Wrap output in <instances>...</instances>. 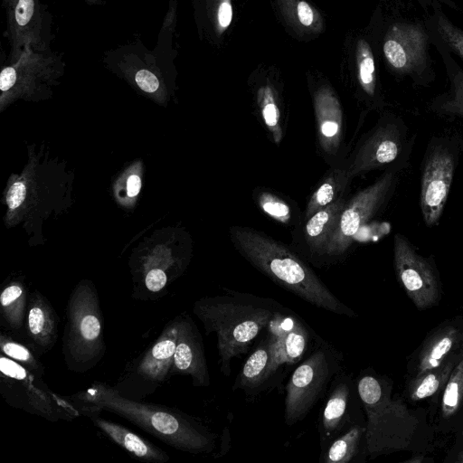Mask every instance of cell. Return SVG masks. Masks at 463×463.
<instances>
[{
  "instance_id": "cell-22",
  "label": "cell",
  "mask_w": 463,
  "mask_h": 463,
  "mask_svg": "<svg viewBox=\"0 0 463 463\" xmlns=\"http://www.w3.org/2000/svg\"><path fill=\"white\" fill-rule=\"evenodd\" d=\"M352 179L348 175L345 158L331 165L322 181L312 193L302 213L301 222L319 210L347 194Z\"/></svg>"
},
{
  "instance_id": "cell-1",
  "label": "cell",
  "mask_w": 463,
  "mask_h": 463,
  "mask_svg": "<svg viewBox=\"0 0 463 463\" xmlns=\"http://www.w3.org/2000/svg\"><path fill=\"white\" fill-rule=\"evenodd\" d=\"M228 232L239 254L277 285L318 308L356 316L287 245L251 227L232 225Z\"/></svg>"
},
{
  "instance_id": "cell-25",
  "label": "cell",
  "mask_w": 463,
  "mask_h": 463,
  "mask_svg": "<svg viewBox=\"0 0 463 463\" xmlns=\"http://www.w3.org/2000/svg\"><path fill=\"white\" fill-rule=\"evenodd\" d=\"M28 296L21 282L6 285L0 294L2 322L11 331H20L25 324Z\"/></svg>"
},
{
  "instance_id": "cell-28",
  "label": "cell",
  "mask_w": 463,
  "mask_h": 463,
  "mask_svg": "<svg viewBox=\"0 0 463 463\" xmlns=\"http://www.w3.org/2000/svg\"><path fill=\"white\" fill-rule=\"evenodd\" d=\"M425 24L430 33L440 40L452 54L463 61V29L446 15L442 5L430 10Z\"/></svg>"
},
{
  "instance_id": "cell-34",
  "label": "cell",
  "mask_w": 463,
  "mask_h": 463,
  "mask_svg": "<svg viewBox=\"0 0 463 463\" xmlns=\"http://www.w3.org/2000/svg\"><path fill=\"white\" fill-rule=\"evenodd\" d=\"M168 277L161 269H151L146 271L144 278V287L146 290V298L160 297V292L167 286Z\"/></svg>"
},
{
  "instance_id": "cell-32",
  "label": "cell",
  "mask_w": 463,
  "mask_h": 463,
  "mask_svg": "<svg viewBox=\"0 0 463 463\" xmlns=\"http://www.w3.org/2000/svg\"><path fill=\"white\" fill-rule=\"evenodd\" d=\"M0 349L3 354L21 364L37 375L43 377L44 367L30 347L2 332L0 335Z\"/></svg>"
},
{
  "instance_id": "cell-7",
  "label": "cell",
  "mask_w": 463,
  "mask_h": 463,
  "mask_svg": "<svg viewBox=\"0 0 463 463\" xmlns=\"http://www.w3.org/2000/svg\"><path fill=\"white\" fill-rule=\"evenodd\" d=\"M340 369L336 351L321 344L294 370L285 389L284 420L288 426L304 420Z\"/></svg>"
},
{
  "instance_id": "cell-31",
  "label": "cell",
  "mask_w": 463,
  "mask_h": 463,
  "mask_svg": "<svg viewBox=\"0 0 463 463\" xmlns=\"http://www.w3.org/2000/svg\"><path fill=\"white\" fill-rule=\"evenodd\" d=\"M366 426L353 424L337 436L321 453L324 463H347L356 455Z\"/></svg>"
},
{
  "instance_id": "cell-43",
  "label": "cell",
  "mask_w": 463,
  "mask_h": 463,
  "mask_svg": "<svg viewBox=\"0 0 463 463\" xmlns=\"http://www.w3.org/2000/svg\"><path fill=\"white\" fill-rule=\"evenodd\" d=\"M5 2H6V4L8 5L10 0H5Z\"/></svg>"
},
{
  "instance_id": "cell-18",
  "label": "cell",
  "mask_w": 463,
  "mask_h": 463,
  "mask_svg": "<svg viewBox=\"0 0 463 463\" xmlns=\"http://www.w3.org/2000/svg\"><path fill=\"white\" fill-rule=\"evenodd\" d=\"M80 414L89 417L93 424L111 440L136 458L154 463H165L169 455L147 439L132 432L124 426L99 417L100 410L88 405L77 404Z\"/></svg>"
},
{
  "instance_id": "cell-17",
  "label": "cell",
  "mask_w": 463,
  "mask_h": 463,
  "mask_svg": "<svg viewBox=\"0 0 463 463\" xmlns=\"http://www.w3.org/2000/svg\"><path fill=\"white\" fill-rule=\"evenodd\" d=\"M60 319L52 304L40 292L28 296L25 333L30 348L40 356L54 346L58 338Z\"/></svg>"
},
{
  "instance_id": "cell-40",
  "label": "cell",
  "mask_w": 463,
  "mask_h": 463,
  "mask_svg": "<svg viewBox=\"0 0 463 463\" xmlns=\"http://www.w3.org/2000/svg\"><path fill=\"white\" fill-rule=\"evenodd\" d=\"M418 4L423 10L429 12L435 6L448 5L455 8V5L450 0H411Z\"/></svg>"
},
{
  "instance_id": "cell-10",
  "label": "cell",
  "mask_w": 463,
  "mask_h": 463,
  "mask_svg": "<svg viewBox=\"0 0 463 463\" xmlns=\"http://www.w3.org/2000/svg\"><path fill=\"white\" fill-rule=\"evenodd\" d=\"M393 261L397 279L417 308L422 310L434 306L439 293L436 269L400 233L394 236Z\"/></svg>"
},
{
  "instance_id": "cell-6",
  "label": "cell",
  "mask_w": 463,
  "mask_h": 463,
  "mask_svg": "<svg viewBox=\"0 0 463 463\" xmlns=\"http://www.w3.org/2000/svg\"><path fill=\"white\" fill-rule=\"evenodd\" d=\"M430 33L425 21L402 17L387 27L382 52L391 71L426 86L434 79L430 46Z\"/></svg>"
},
{
  "instance_id": "cell-36",
  "label": "cell",
  "mask_w": 463,
  "mask_h": 463,
  "mask_svg": "<svg viewBox=\"0 0 463 463\" xmlns=\"http://www.w3.org/2000/svg\"><path fill=\"white\" fill-rule=\"evenodd\" d=\"M26 188L24 183L16 182L9 189L7 203L10 209L17 208L24 200Z\"/></svg>"
},
{
  "instance_id": "cell-30",
  "label": "cell",
  "mask_w": 463,
  "mask_h": 463,
  "mask_svg": "<svg viewBox=\"0 0 463 463\" xmlns=\"http://www.w3.org/2000/svg\"><path fill=\"white\" fill-rule=\"evenodd\" d=\"M282 326L287 364H293L299 362L306 354L310 333L302 320L289 311L282 316Z\"/></svg>"
},
{
  "instance_id": "cell-9",
  "label": "cell",
  "mask_w": 463,
  "mask_h": 463,
  "mask_svg": "<svg viewBox=\"0 0 463 463\" xmlns=\"http://www.w3.org/2000/svg\"><path fill=\"white\" fill-rule=\"evenodd\" d=\"M364 407L367 416L364 436L369 454L378 455L408 446L418 420L406 405L392 400L388 391L379 402Z\"/></svg>"
},
{
  "instance_id": "cell-21",
  "label": "cell",
  "mask_w": 463,
  "mask_h": 463,
  "mask_svg": "<svg viewBox=\"0 0 463 463\" xmlns=\"http://www.w3.org/2000/svg\"><path fill=\"white\" fill-rule=\"evenodd\" d=\"M463 343V330L456 326H446L433 334L419 354L416 375L423 374L446 363L458 354L456 349Z\"/></svg>"
},
{
  "instance_id": "cell-13",
  "label": "cell",
  "mask_w": 463,
  "mask_h": 463,
  "mask_svg": "<svg viewBox=\"0 0 463 463\" xmlns=\"http://www.w3.org/2000/svg\"><path fill=\"white\" fill-rule=\"evenodd\" d=\"M176 336L177 326L174 318L165 325L154 345L139 358L122 382L129 381L142 394L153 392L169 378Z\"/></svg>"
},
{
  "instance_id": "cell-12",
  "label": "cell",
  "mask_w": 463,
  "mask_h": 463,
  "mask_svg": "<svg viewBox=\"0 0 463 463\" xmlns=\"http://www.w3.org/2000/svg\"><path fill=\"white\" fill-rule=\"evenodd\" d=\"M456 166L449 147L436 145L425 156L421 174L420 205L427 226L436 225L443 213Z\"/></svg>"
},
{
  "instance_id": "cell-42",
  "label": "cell",
  "mask_w": 463,
  "mask_h": 463,
  "mask_svg": "<svg viewBox=\"0 0 463 463\" xmlns=\"http://www.w3.org/2000/svg\"><path fill=\"white\" fill-rule=\"evenodd\" d=\"M457 461L460 462V463H463V449L459 452V454L458 456V458H457Z\"/></svg>"
},
{
  "instance_id": "cell-8",
  "label": "cell",
  "mask_w": 463,
  "mask_h": 463,
  "mask_svg": "<svg viewBox=\"0 0 463 463\" xmlns=\"http://www.w3.org/2000/svg\"><path fill=\"white\" fill-rule=\"evenodd\" d=\"M397 180L396 170L386 171L374 183L347 200L322 257L335 259L348 250L360 228L388 202Z\"/></svg>"
},
{
  "instance_id": "cell-4",
  "label": "cell",
  "mask_w": 463,
  "mask_h": 463,
  "mask_svg": "<svg viewBox=\"0 0 463 463\" xmlns=\"http://www.w3.org/2000/svg\"><path fill=\"white\" fill-rule=\"evenodd\" d=\"M66 318L61 348L64 364L71 372H88L99 364L106 351L102 312L92 283L80 281L72 289Z\"/></svg>"
},
{
  "instance_id": "cell-15",
  "label": "cell",
  "mask_w": 463,
  "mask_h": 463,
  "mask_svg": "<svg viewBox=\"0 0 463 463\" xmlns=\"http://www.w3.org/2000/svg\"><path fill=\"white\" fill-rule=\"evenodd\" d=\"M175 319L177 326L176 346L169 377L188 375L194 386L207 387L211 380L202 335L187 313Z\"/></svg>"
},
{
  "instance_id": "cell-11",
  "label": "cell",
  "mask_w": 463,
  "mask_h": 463,
  "mask_svg": "<svg viewBox=\"0 0 463 463\" xmlns=\"http://www.w3.org/2000/svg\"><path fill=\"white\" fill-rule=\"evenodd\" d=\"M405 137V128L398 119L378 122L345 158L350 178L394 162L404 148Z\"/></svg>"
},
{
  "instance_id": "cell-33",
  "label": "cell",
  "mask_w": 463,
  "mask_h": 463,
  "mask_svg": "<svg viewBox=\"0 0 463 463\" xmlns=\"http://www.w3.org/2000/svg\"><path fill=\"white\" fill-rule=\"evenodd\" d=\"M463 402V354L454 367L444 389L442 397V415H453Z\"/></svg>"
},
{
  "instance_id": "cell-39",
  "label": "cell",
  "mask_w": 463,
  "mask_h": 463,
  "mask_svg": "<svg viewBox=\"0 0 463 463\" xmlns=\"http://www.w3.org/2000/svg\"><path fill=\"white\" fill-rule=\"evenodd\" d=\"M17 78L16 70L12 67H5L0 74V89L2 91L9 90L15 83Z\"/></svg>"
},
{
  "instance_id": "cell-5",
  "label": "cell",
  "mask_w": 463,
  "mask_h": 463,
  "mask_svg": "<svg viewBox=\"0 0 463 463\" xmlns=\"http://www.w3.org/2000/svg\"><path fill=\"white\" fill-rule=\"evenodd\" d=\"M0 390L12 406L49 420H68L81 415L71 400L52 392L43 377L5 354L0 357Z\"/></svg>"
},
{
  "instance_id": "cell-24",
  "label": "cell",
  "mask_w": 463,
  "mask_h": 463,
  "mask_svg": "<svg viewBox=\"0 0 463 463\" xmlns=\"http://www.w3.org/2000/svg\"><path fill=\"white\" fill-rule=\"evenodd\" d=\"M355 55L357 82L365 105L369 109L383 107V102L379 92L375 60L368 42L363 39L358 41Z\"/></svg>"
},
{
  "instance_id": "cell-37",
  "label": "cell",
  "mask_w": 463,
  "mask_h": 463,
  "mask_svg": "<svg viewBox=\"0 0 463 463\" xmlns=\"http://www.w3.org/2000/svg\"><path fill=\"white\" fill-rule=\"evenodd\" d=\"M297 14L304 26H310L314 22V11L306 1H299L297 6Z\"/></svg>"
},
{
  "instance_id": "cell-38",
  "label": "cell",
  "mask_w": 463,
  "mask_h": 463,
  "mask_svg": "<svg viewBox=\"0 0 463 463\" xmlns=\"http://www.w3.org/2000/svg\"><path fill=\"white\" fill-rule=\"evenodd\" d=\"M218 24L222 28L228 27L232 20V6L229 0L222 1L218 9Z\"/></svg>"
},
{
  "instance_id": "cell-44",
  "label": "cell",
  "mask_w": 463,
  "mask_h": 463,
  "mask_svg": "<svg viewBox=\"0 0 463 463\" xmlns=\"http://www.w3.org/2000/svg\"><path fill=\"white\" fill-rule=\"evenodd\" d=\"M463 2V0H461Z\"/></svg>"
},
{
  "instance_id": "cell-23",
  "label": "cell",
  "mask_w": 463,
  "mask_h": 463,
  "mask_svg": "<svg viewBox=\"0 0 463 463\" xmlns=\"http://www.w3.org/2000/svg\"><path fill=\"white\" fill-rule=\"evenodd\" d=\"M271 351L267 335L250 354L238 374L232 390H242L250 393L257 390L270 378Z\"/></svg>"
},
{
  "instance_id": "cell-29",
  "label": "cell",
  "mask_w": 463,
  "mask_h": 463,
  "mask_svg": "<svg viewBox=\"0 0 463 463\" xmlns=\"http://www.w3.org/2000/svg\"><path fill=\"white\" fill-rule=\"evenodd\" d=\"M252 197L258 207L267 215L286 226L299 225L302 215L285 198L263 187H257Z\"/></svg>"
},
{
  "instance_id": "cell-41",
  "label": "cell",
  "mask_w": 463,
  "mask_h": 463,
  "mask_svg": "<svg viewBox=\"0 0 463 463\" xmlns=\"http://www.w3.org/2000/svg\"><path fill=\"white\" fill-rule=\"evenodd\" d=\"M141 188L140 177L137 175H132L128 177L127 182V193L129 197H135L138 194Z\"/></svg>"
},
{
  "instance_id": "cell-27",
  "label": "cell",
  "mask_w": 463,
  "mask_h": 463,
  "mask_svg": "<svg viewBox=\"0 0 463 463\" xmlns=\"http://www.w3.org/2000/svg\"><path fill=\"white\" fill-rule=\"evenodd\" d=\"M463 354V352L451 356L442 365L423 374L415 376L409 384V395L412 401L429 398L438 392L447 383L454 367Z\"/></svg>"
},
{
  "instance_id": "cell-26",
  "label": "cell",
  "mask_w": 463,
  "mask_h": 463,
  "mask_svg": "<svg viewBox=\"0 0 463 463\" xmlns=\"http://www.w3.org/2000/svg\"><path fill=\"white\" fill-rule=\"evenodd\" d=\"M9 32L14 51L33 35L36 26L37 0H10Z\"/></svg>"
},
{
  "instance_id": "cell-35",
  "label": "cell",
  "mask_w": 463,
  "mask_h": 463,
  "mask_svg": "<svg viewBox=\"0 0 463 463\" xmlns=\"http://www.w3.org/2000/svg\"><path fill=\"white\" fill-rule=\"evenodd\" d=\"M136 82L146 92H155L159 86L157 78L154 73L146 70H140L135 77Z\"/></svg>"
},
{
  "instance_id": "cell-14",
  "label": "cell",
  "mask_w": 463,
  "mask_h": 463,
  "mask_svg": "<svg viewBox=\"0 0 463 463\" xmlns=\"http://www.w3.org/2000/svg\"><path fill=\"white\" fill-rule=\"evenodd\" d=\"M313 105L317 146L325 160L333 165L343 160L344 111L335 93L327 86L314 91Z\"/></svg>"
},
{
  "instance_id": "cell-3",
  "label": "cell",
  "mask_w": 463,
  "mask_h": 463,
  "mask_svg": "<svg viewBox=\"0 0 463 463\" xmlns=\"http://www.w3.org/2000/svg\"><path fill=\"white\" fill-rule=\"evenodd\" d=\"M125 418L167 445L189 453H207L214 448V436L189 415L170 407L135 401L109 384L94 382L71 398Z\"/></svg>"
},
{
  "instance_id": "cell-19",
  "label": "cell",
  "mask_w": 463,
  "mask_h": 463,
  "mask_svg": "<svg viewBox=\"0 0 463 463\" xmlns=\"http://www.w3.org/2000/svg\"><path fill=\"white\" fill-rule=\"evenodd\" d=\"M347 200V196L345 194L299 223L303 241L310 255L323 256Z\"/></svg>"
},
{
  "instance_id": "cell-16",
  "label": "cell",
  "mask_w": 463,
  "mask_h": 463,
  "mask_svg": "<svg viewBox=\"0 0 463 463\" xmlns=\"http://www.w3.org/2000/svg\"><path fill=\"white\" fill-rule=\"evenodd\" d=\"M352 382L347 375H339L332 383L331 392L321 410L318 432L321 450L353 423L351 422Z\"/></svg>"
},
{
  "instance_id": "cell-2",
  "label": "cell",
  "mask_w": 463,
  "mask_h": 463,
  "mask_svg": "<svg viewBox=\"0 0 463 463\" xmlns=\"http://www.w3.org/2000/svg\"><path fill=\"white\" fill-rule=\"evenodd\" d=\"M223 290L224 295L196 300L193 312L206 335L215 334L220 371L230 376L232 360L245 354L259 334L287 308L269 298Z\"/></svg>"
},
{
  "instance_id": "cell-20",
  "label": "cell",
  "mask_w": 463,
  "mask_h": 463,
  "mask_svg": "<svg viewBox=\"0 0 463 463\" xmlns=\"http://www.w3.org/2000/svg\"><path fill=\"white\" fill-rule=\"evenodd\" d=\"M430 36L431 44L441 57L449 80V91L437 97L433 100L432 108L443 115L463 117V69L440 40L430 33Z\"/></svg>"
}]
</instances>
